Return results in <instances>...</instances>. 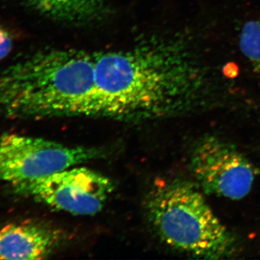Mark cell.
<instances>
[{"label":"cell","instance_id":"obj_6","mask_svg":"<svg viewBox=\"0 0 260 260\" xmlns=\"http://www.w3.org/2000/svg\"><path fill=\"white\" fill-rule=\"evenodd\" d=\"M63 235L42 223H13L0 229V259H42L59 247Z\"/></svg>","mask_w":260,"mask_h":260},{"label":"cell","instance_id":"obj_5","mask_svg":"<svg viewBox=\"0 0 260 260\" xmlns=\"http://www.w3.org/2000/svg\"><path fill=\"white\" fill-rule=\"evenodd\" d=\"M190 169L205 193L232 200L247 196L257 176L254 165L236 147L213 135L194 145Z\"/></svg>","mask_w":260,"mask_h":260},{"label":"cell","instance_id":"obj_8","mask_svg":"<svg viewBox=\"0 0 260 260\" xmlns=\"http://www.w3.org/2000/svg\"><path fill=\"white\" fill-rule=\"evenodd\" d=\"M239 47L260 75V20H250L244 24L239 37Z\"/></svg>","mask_w":260,"mask_h":260},{"label":"cell","instance_id":"obj_2","mask_svg":"<svg viewBox=\"0 0 260 260\" xmlns=\"http://www.w3.org/2000/svg\"><path fill=\"white\" fill-rule=\"evenodd\" d=\"M145 210L158 237L176 250L208 259H225L237 253L235 237L189 181H171L157 186L148 197Z\"/></svg>","mask_w":260,"mask_h":260},{"label":"cell","instance_id":"obj_9","mask_svg":"<svg viewBox=\"0 0 260 260\" xmlns=\"http://www.w3.org/2000/svg\"><path fill=\"white\" fill-rule=\"evenodd\" d=\"M13 47V37L8 30L0 26V61L9 55Z\"/></svg>","mask_w":260,"mask_h":260},{"label":"cell","instance_id":"obj_4","mask_svg":"<svg viewBox=\"0 0 260 260\" xmlns=\"http://www.w3.org/2000/svg\"><path fill=\"white\" fill-rule=\"evenodd\" d=\"M15 188L57 211L93 215L104 208L114 184L104 174L75 166Z\"/></svg>","mask_w":260,"mask_h":260},{"label":"cell","instance_id":"obj_1","mask_svg":"<svg viewBox=\"0 0 260 260\" xmlns=\"http://www.w3.org/2000/svg\"><path fill=\"white\" fill-rule=\"evenodd\" d=\"M208 81L185 43L155 38L109 50L38 51L10 65L6 87L17 118L141 121L186 110Z\"/></svg>","mask_w":260,"mask_h":260},{"label":"cell","instance_id":"obj_7","mask_svg":"<svg viewBox=\"0 0 260 260\" xmlns=\"http://www.w3.org/2000/svg\"><path fill=\"white\" fill-rule=\"evenodd\" d=\"M32 9L61 23L80 25L104 17V0H23Z\"/></svg>","mask_w":260,"mask_h":260},{"label":"cell","instance_id":"obj_3","mask_svg":"<svg viewBox=\"0 0 260 260\" xmlns=\"http://www.w3.org/2000/svg\"><path fill=\"white\" fill-rule=\"evenodd\" d=\"M104 150L18 134L0 136V181L15 187L95 160Z\"/></svg>","mask_w":260,"mask_h":260}]
</instances>
